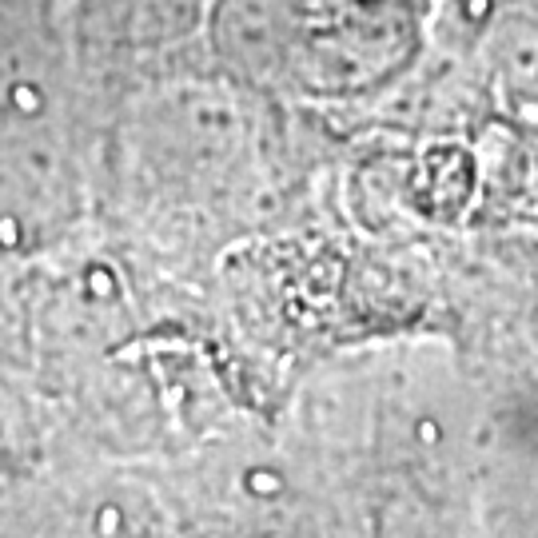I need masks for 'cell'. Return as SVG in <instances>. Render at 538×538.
I'll list each match as a JSON object with an SVG mask.
<instances>
[{
  "instance_id": "6da1fadb",
  "label": "cell",
  "mask_w": 538,
  "mask_h": 538,
  "mask_svg": "<svg viewBox=\"0 0 538 538\" xmlns=\"http://www.w3.org/2000/svg\"><path fill=\"white\" fill-rule=\"evenodd\" d=\"M12 104H16L21 112H36V108H41V96H36V88L21 84V88H12Z\"/></svg>"
},
{
  "instance_id": "7a4b0ae2",
  "label": "cell",
  "mask_w": 538,
  "mask_h": 538,
  "mask_svg": "<svg viewBox=\"0 0 538 538\" xmlns=\"http://www.w3.org/2000/svg\"><path fill=\"white\" fill-rule=\"evenodd\" d=\"M16 244H21V227H16L12 215H4L0 220V247H16Z\"/></svg>"
},
{
  "instance_id": "3957f363",
  "label": "cell",
  "mask_w": 538,
  "mask_h": 538,
  "mask_svg": "<svg viewBox=\"0 0 538 538\" xmlns=\"http://www.w3.org/2000/svg\"><path fill=\"white\" fill-rule=\"evenodd\" d=\"M116 522H120V515H116V510H104V530H112Z\"/></svg>"
}]
</instances>
